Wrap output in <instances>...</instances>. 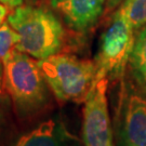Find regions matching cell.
Here are the masks:
<instances>
[{
    "instance_id": "cell-1",
    "label": "cell",
    "mask_w": 146,
    "mask_h": 146,
    "mask_svg": "<svg viewBox=\"0 0 146 146\" xmlns=\"http://www.w3.org/2000/svg\"><path fill=\"white\" fill-rule=\"evenodd\" d=\"M2 64L5 88L16 118L20 121H28L47 110L53 93L38 60L13 49L2 58Z\"/></svg>"
},
{
    "instance_id": "cell-2",
    "label": "cell",
    "mask_w": 146,
    "mask_h": 146,
    "mask_svg": "<svg viewBox=\"0 0 146 146\" xmlns=\"http://www.w3.org/2000/svg\"><path fill=\"white\" fill-rule=\"evenodd\" d=\"M8 22L20 37L15 49L38 61L58 54L64 48L65 29L49 9L19 5L9 13Z\"/></svg>"
},
{
    "instance_id": "cell-3",
    "label": "cell",
    "mask_w": 146,
    "mask_h": 146,
    "mask_svg": "<svg viewBox=\"0 0 146 146\" xmlns=\"http://www.w3.org/2000/svg\"><path fill=\"white\" fill-rule=\"evenodd\" d=\"M38 64L58 102L84 103L96 77L94 61L58 53L38 61Z\"/></svg>"
},
{
    "instance_id": "cell-4",
    "label": "cell",
    "mask_w": 146,
    "mask_h": 146,
    "mask_svg": "<svg viewBox=\"0 0 146 146\" xmlns=\"http://www.w3.org/2000/svg\"><path fill=\"white\" fill-rule=\"evenodd\" d=\"M135 35L136 31L123 9L117 8L100 38L98 52L93 60L96 67L95 80L107 78L110 82L125 78Z\"/></svg>"
},
{
    "instance_id": "cell-5",
    "label": "cell",
    "mask_w": 146,
    "mask_h": 146,
    "mask_svg": "<svg viewBox=\"0 0 146 146\" xmlns=\"http://www.w3.org/2000/svg\"><path fill=\"white\" fill-rule=\"evenodd\" d=\"M113 116L115 146H146V96L125 77Z\"/></svg>"
},
{
    "instance_id": "cell-6",
    "label": "cell",
    "mask_w": 146,
    "mask_h": 146,
    "mask_svg": "<svg viewBox=\"0 0 146 146\" xmlns=\"http://www.w3.org/2000/svg\"><path fill=\"white\" fill-rule=\"evenodd\" d=\"M110 80L96 79L84 102L81 136L84 146H115L107 89Z\"/></svg>"
},
{
    "instance_id": "cell-7",
    "label": "cell",
    "mask_w": 146,
    "mask_h": 146,
    "mask_svg": "<svg viewBox=\"0 0 146 146\" xmlns=\"http://www.w3.org/2000/svg\"><path fill=\"white\" fill-rule=\"evenodd\" d=\"M51 5L73 31L86 33L103 14L106 0H51Z\"/></svg>"
},
{
    "instance_id": "cell-8",
    "label": "cell",
    "mask_w": 146,
    "mask_h": 146,
    "mask_svg": "<svg viewBox=\"0 0 146 146\" xmlns=\"http://www.w3.org/2000/svg\"><path fill=\"white\" fill-rule=\"evenodd\" d=\"M72 139L63 122L50 118L21 135L11 146H68Z\"/></svg>"
},
{
    "instance_id": "cell-9",
    "label": "cell",
    "mask_w": 146,
    "mask_h": 146,
    "mask_svg": "<svg viewBox=\"0 0 146 146\" xmlns=\"http://www.w3.org/2000/svg\"><path fill=\"white\" fill-rule=\"evenodd\" d=\"M127 74L132 84L146 96V25L136 33Z\"/></svg>"
},
{
    "instance_id": "cell-10",
    "label": "cell",
    "mask_w": 146,
    "mask_h": 146,
    "mask_svg": "<svg viewBox=\"0 0 146 146\" xmlns=\"http://www.w3.org/2000/svg\"><path fill=\"white\" fill-rule=\"evenodd\" d=\"M14 110L3 78V64L0 60V146H5L13 135Z\"/></svg>"
},
{
    "instance_id": "cell-11",
    "label": "cell",
    "mask_w": 146,
    "mask_h": 146,
    "mask_svg": "<svg viewBox=\"0 0 146 146\" xmlns=\"http://www.w3.org/2000/svg\"><path fill=\"white\" fill-rule=\"evenodd\" d=\"M120 7L136 33L146 25V0H125Z\"/></svg>"
},
{
    "instance_id": "cell-12",
    "label": "cell",
    "mask_w": 146,
    "mask_h": 146,
    "mask_svg": "<svg viewBox=\"0 0 146 146\" xmlns=\"http://www.w3.org/2000/svg\"><path fill=\"white\" fill-rule=\"evenodd\" d=\"M19 42L20 37L17 33L12 28L9 22L5 21L0 26V60L15 49Z\"/></svg>"
},
{
    "instance_id": "cell-13",
    "label": "cell",
    "mask_w": 146,
    "mask_h": 146,
    "mask_svg": "<svg viewBox=\"0 0 146 146\" xmlns=\"http://www.w3.org/2000/svg\"><path fill=\"white\" fill-rule=\"evenodd\" d=\"M125 0H106V5H105V11L107 13L113 12L117 8H119L120 5Z\"/></svg>"
},
{
    "instance_id": "cell-14",
    "label": "cell",
    "mask_w": 146,
    "mask_h": 146,
    "mask_svg": "<svg viewBox=\"0 0 146 146\" xmlns=\"http://www.w3.org/2000/svg\"><path fill=\"white\" fill-rule=\"evenodd\" d=\"M9 11H10V8L8 5L0 2V26L5 22L7 16L9 15Z\"/></svg>"
},
{
    "instance_id": "cell-15",
    "label": "cell",
    "mask_w": 146,
    "mask_h": 146,
    "mask_svg": "<svg viewBox=\"0 0 146 146\" xmlns=\"http://www.w3.org/2000/svg\"><path fill=\"white\" fill-rule=\"evenodd\" d=\"M0 2L8 5L10 9H14L16 7L23 5V0H0Z\"/></svg>"
}]
</instances>
